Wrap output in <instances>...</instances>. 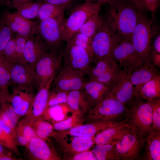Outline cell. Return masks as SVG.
I'll list each match as a JSON object with an SVG mask.
<instances>
[{"mask_svg":"<svg viewBox=\"0 0 160 160\" xmlns=\"http://www.w3.org/2000/svg\"><path fill=\"white\" fill-rule=\"evenodd\" d=\"M109 5L106 20L121 39L131 41L138 11L129 0H116Z\"/></svg>","mask_w":160,"mask_h":160,"instance_id":"1","label":"cell"},{"mask_svg":"<svg viewBox=\"0 0 160 160\" xmlns=\"http://www.w3.org/2000/svg\"><path fill=\"white\" fill-rule=\"evenodd\" d=\"M127 107L124 119L132 129L144 138L154 132L153 128L152 108L149 101L143 102L140 97H134Z\"/></svg>","mask_w":160,"mask_h":160,"instance_id":"2","label":"cell"},{"mask_svg":"<svg viewBox=\"0 0 160 160\" xmlns=\"http://www.w3.org/2000/svg\"><path fill=\"white\" fill-rule=\"evenodd\" d=\"M103 4L99 2L85 1L75 7L68 17L65 20H63L60 25L63 41L68 42L72 36L91 17L99 12Z\"/></svg>","mask_w":160,"mask_h":160,"instance_id":"3","label":"cell"},{"mask_svg":"<svg viewBox=\"0 0 160 160\" xmlns=\"http://www.w3.org/2000/svg\"><path fill=\"white\" fill-rule=\"evenodd\" d=\"M127 108L111 89L103 100L88 110L85 116L84 123L116 121L125 114Z\"/></svg>","mask_w":160,"mask_h":160,"instance_id":"4","label":"cell"},{"mask_svg":"<svg viewBox=\"0 0 160 160\" xmlns=\"http://www.w3.org/2000/svg\"><path fill=\"white\" fill-rule=\"evenodd\" d=\"M142 13L138 11L137 23L131 41L138 55L146 61L149 60L151 42L157 31L152 21Z\"/></svg>","mask_w":160,"mask_h":160,"instance_id":"5","label":"cell"},{"mask_svg":"<svg viewBox=\"0 0 160 160\" xmlns=\"http://www.w3.org/2000/svg\"><path fill=\"white\" fill-rule=\"evenodd\" d=\"M95 137L73 136L54 130L50 137L55 140L63 159L69 160L77 153L89 150L95 144Z\"/></svg>","mask_w":160,"mask_h":160,"instance_id":"6","label":"cell"},{"mask_svg":"<svg viewBox=\"0 0 160 160\" xmlns=\"http://www.w3.org/2000/svg\"><path fill=\"white\" fill-rule=\"evenodd\" d=\"M60 24L48 18L40 20L33 28L32 34L38 35L44 42L48 52L59 53L64 41L60 29Z\"/></svg>","mask_w":160,"mask_h":160,"instance_id":"7","label":"cell"},{"mask_svg":"<svg viewBox=\"0 0 160 160\" xmlns=\"http://www.w3.org/2000/svg\"><path fill=\"white\" fill-rule=\"evenodd\" d=\"M121 39L105 20L101 28L92 39L93 61L96 62L111 54L113 48Z\"/></svg>","mask_w":160,"mask_h":160,"instance_id":"8","label":"cell"},{"mask_svg":"<svg viewBox=\"0 0 160 160\" xmlns=\"http://www.w3.org/2000/svg\"><path fill=\"white\" fill-rule=\"evenodd\" d=\"M63 49L59 52H48L38 61L35 70L41 88L50 89L62 62Z\"/></svg>","mask_w":160,"mask_h":160,"instance_id":"9","label":"cell"},{"mask_svg":"<svg viewBox=\"0 0 160 160\" xmlns=\"http://www.w3.org/2000/svg\"><path fill=\"white\" fill-rule=\"evenodd\" d=\"M62 66L88 75L93 59L83 48L67 42L63 50Z\"/></svg>","mask_w":160,"mask_h":160,"instance_id":"10","label":"cell"},{"mask_svg":"<svg viewBox=\"0 0 160 160\" xmlns=\"http://www.w3.org/2000/svg\"><path fill=\"white\" fill-rule=\"evenodd\" d=\"M111 55L123 68L130 74L144 63L138 55L131 41L121 39L113 48Z\"/></svg>","mask_w":160,"mask_h":160,"instance_id":"11","label":"cell"},{"mask_svg":"<svg viewBox=\"0 0 160 160\" xmlns=\"http://www.w3.org/2000/svg\"><path fill=\"white\" fill-rule=\"evenodd\" d=\"M52 82L54 88L69 92L82 89L87 81L85 75L71 69L60 66Z\"/></svg>","mask_w":160,"mask_h":160,"instance_id":"12","label":"cell"},{"mask_svg":"<svg viewBox=\"0 0 160 160\" xmlns=\"http://www.w3.org/2000/svg\"><path fill=\"white\" fill-rule=\"evenodd\" d=\"M145 140L135 130L124 136L116 144V150L120 160L137 159Z\"/></svg>","mask_w":160,"mask_h":160,"instance_id":"13","label":"cell"},{"mask_svg":"<svg viewBox=\"0 0 160 160\" xmlns=\"http://www.w3.org/2000/svg\"><path fill=\"white\" fill-rule=\"evenodd\" d=\"M0 20L14 33L29 37L38 22L27 19L17 11L12 12L6 9L1 14Z\"/></svg>","mask_w":160,"mask_h":160,"instance_id":"14","label":"cell"},{"mask_svg":"<svg viewBox=\"0 0 160 160\" xmlns=\"http://www.w3.org/2000/svg\"><path fill=\"white\" fill-rule=\"evenodd\" d=\"M22 85L38 91L41 88L38 76L29 64L21 65L13 63L11 72L10 84Z\"/></svg>","mask_w":160,"mask_h":160,"instance_id":"15","label":"cell"},{"mask_svg":"<svg viewBox=\"0 0 160 160\" xmlns=\"http://www.w3.org/2000/svg\"><path fill=\"white\" fill-rule=\"evenodd\" d=\"M13 85L10 100L12 107L20 118L26 114L36 95L33 89L22 85Z\"/></svg>","mask_w":160,"mask_h":160,"instance_id":"16","label":"cell"},{"mask_svg":"<svg viewBox=\"0 0 160 160\" xmlns=\"http://www.w3.org/2000/svg\"><path fill=\"white\" fill-rule=\"evenodd\" d=\"M130 74L120 70L112 84L111 90L117 99L126 106L134 97V87Z\"/></svg>","mask_w":160,"mask_h":160,"instance_id":"17","label":"cell"},{"mask_svg":"<svg viewBox=\"0 0 160 160\" xmlns=\"http://www.w3.org/2000/svg\"><path fill=\"white\" fill-rule=\"evenodd\" d=\"M25 147L27 156L30 159L61 160L47 141L38 137L32 139Z\"/></svg>","mask_w":160,"mask_h":160,"instance_id":"18","label":"cell"},{"mask_svg":"<svg viewBox=\"0 0 160 160\" xmlns=\"http://www.w3.org/2000/svg\"><path fill=\"white\" fill-rule=\"evenodd\" d=\"M124 121L93 122L83 124L69 129L60 131L63 134L76 136H93L108 128L118 125Z\"/></svg>","mask_w":160,"mask_h":160,"instance_id":"19","label":"cell"},{"mask_svg":"<svg viewBox=\"0 0 160 160\" xmlns=\"http://www.w3.org/2000/svg\"><path fill=\"white\" fill-rule=\"evenodd\" d=\"M47 52L45 45L40 36L32 34L25 44L23 55L26 62L35 69L38 61Z\"/></svg>","mask_w":160,"mask_h":160,"instance_id":"20","label":"cell"},{"mask_svg":"<svg viewBox=\"0 0 160 160\" xmlns=\"http://www.w3.org/2000/svg\"><path fill=\"white\" fill-rule=\"evenodd\" d=\"M49 89L40 88L24 118L20 121L31 127L32 123L41 116L46 109Z\"/></svg>","mask_w":160,"mask_h":160,"instance_id":"21","label":"cell"},{"mask_svg":"<svg viewBox=\"0 0 160 160\" xmlns=\"http://www.w3.org/2000/svg\"><path fill=\"white\" fill-rule=\"evenodd\" d=\"M132 129L124 121L120 124L106 129L95 136V144H116Z\"/></svg>","mask_w":160,"mask_h":160,"instance_id":"22","label":"cell"},{"mask_svg":"<svg viewBox=\"0 0 160 160\" xmlns=\"http://www.w3.org/2000/svg\"><path fill=\"white\" fill-rule=\"evenodd\" d=\"M111 88V85L93 80L87 81L82 90L88 100L90 109L103 100Z\"/></svg>","mask_w":160,"mask_h":160,"instance_id":"23","label":"cell"},{"mask_svg":"<svg viewBox=\"0 0 160 160\" xmlns=\"http://www.w3.org/2000/svg\"><path fill=\"white\" fill-rule=\"evenodd\" d=\"M157 74V69L149 60L145 61L142 66L133 71L130 75V78L134 87V97L139 96L141 86Z\"/></svg>","mask_w":160,"mask_h":160,"instance_id":"24","label":"cell"},{"mask_svg":"<svg viewBox=\"0 0 160 160\" xmlns=\"http://www.w3.org/2000/svg\"><path fill=\"white\" fill-rule=\"evenodd\" d=\"M65 104L73 113L85 116L90 109L88 100L82 89L68 92Z\"/></svg>","mask_w":160,"mask_h":160,"instance_id":"25","label":"cell"},{"mask_svg":"<svg viewBox=\"0 0 160 160\" xmlns=\"http://www.w3.org/2000/svg\"><path fill=\"white\" fill-rule=\"evenodd\" d=\"M12 63L1 53L0 54V94L4 98L9 97L8 86L11 81V72Z\"/></svg>","mask_w":160,"mask_h":160,"instance_id":"26","label":"cell"},{"mask_svg":"<svg viewBox=\"0 0 160 160\" xmlns=\"http://www.w3.org/2000/svg\"><path fill=\"white\" fill-rule=\"evenodd\" d=\"M65 9L62 6L44 2L41 6L38 18L40 20L48 18L53 19L61 25L64 20Z\"/></svg>","mask_w":160,"mask_h":160,"instance_id":"27","label":"cell"},{"mask_svg":"<svg viewBox=\"0 0 160 160\" xmlns=\"http://www.w3.org/2000/svg\"><path fill=\"white\" fill-rule=\"evenodd\" d=\"M28 1L16 3L11 4L9 7L16 9L23 17L28 19H33L38 17L39 9L43 2Z\"/></svg>","mask_w":160,"mask_h":160,"instance_id":"28","label":"cell"},{"mask_svg":"<svg viewBox=\"0 0 160 160\" xmlns=\"http://www.w3.org/2000/svg\"><path fill=\"white\" fill-rule=\"evenodd\" d=\"M138 96L148 101L160 97V76L159 74L141 86Z\"/></svg>","mask_w":160,"mask_h":160,"instance_id":"29","label":"cell"},{"mask_svg":"<svg viewBox=\"0 0 160 160\" xmlns=\"http://www.w3.org/2000/svg\"><path fill=\"white\" fill-rule=\"evenodd\" d=\"M146 142L144 159L148 160H160V131H155L144 138Z\"/></svg>","mask_w":160,"mask_h":160,"instance_id":"30","label":"cell"},{"mask_svg":"<svg viewBox=\"0 0 160 160\" xmlns=\"http://www.w3.org/2000/svg\"><path fill=\"white\" fill-rule=\"evenodd\" d=\"M0 119L13 130L20 119L15 112L10 100L1 98L0 106Z\"/></svg>","mask_w":160,"mask_h":160,"instance_id":"31","label":"cell"},{"mask_svg":"<svg viewBox=\"0 0 160 160\" xmlns=\"http://www.w3.org/2000/svg\"><path fill=\"white\" fill-rule=\"evenodd\" d=\"M0 143L11 151L18 155L19 154L14 131L0 119Z\"/></svg>","mask_w":160,"mask_h":160,"instance_id":"32","label":"cell"},{"mask_svg":"<svg viewBox=\"0 0 160 160\" xmlns=\"http://www.w3.org/2000/svg\"><path fill=\"white\" fill-rule=\"evenodd\" d=\"M99 12L91 17L76 33L81 34L92 39L101 28L105 20Z\"/></svg>","mask_w":160,"mask_h":160,"instance_id":"33","label":"cell"},{"mask_svg":"<svg viewBox=\"0 0 160 160\" xmlns=\"http://www.w3.org/2000/svg\"><path fill=\"white\" fill-rule=\"evenodd\" d=\"M15 136L18 145L25 146L36 135L31 127L18 121L15 130Z\"/></svg>","mask_w":160,"mask_h":160,"instance_id":"34","label":"cell"},{"mask_svg":"<svg viewBox=\"0 0 160 160\" xmlns=\"http://www.w3.org/2000/svg\"><path fill=\"white\" fill-rule=\"evenodd\" d=\"M95 66L91 67L88 76L89 80L93 79L106 73L117 65L116 60L111 54L100 59L96 62Z\"/></svg>","mask_w":160,"mask_h":160,"instance_id":"35","label":"cell"},{"mask_svg":"<svg viewBox=\"0 0 160 160\" xmlns=\"http://www.w3.org/2000/svg\"><path fill=\"white\" fill-rule=\"evenodd\" d=\"M97 160H119L116 144H97L91 150Z\"/></svg>","mask_w":160,"mask_h":160,"instance_id":"36","label":"cell"},{"mask_svg":"<svg viewBox=\"0 0 160 160\" xmlns=\"http://www.w3.org/2000/svg\"><path fill=\"white\" fill-rule=\"evenodd\" d=\"M31 127L37 137L47 142L50 141V136L54 130L51 123L39 117L32 123Z\"/></svg>","mask_w":160,"mask_h":160,"instance_id":"37","label":"cell"},{"mask_svg":"<svg viewBox=\"0 0 160 160\" xmlns=\"http://www.w3.org/2000/svg\"><path fill=\"white\" fill-rule=\"evenodd\" d=\"M85 116L77 113H73L67 118L52 124L54 129L59 131H65L84 124Z\"/></svg>","mask_w":160,"mask_h":160,"instance_id":"38","label":"cell"},{"mask_svg":"<svg viewBox=\"0 0 160 160\" xmlns=\"http://www.w3.org/2000/svg\"><path fill=\"white\" fill-rule=\"evenodd\" d=\"M92 39L81 34L75 33L72 36L68 42L83 48L93 59Z\"/></svg>","mask_w":160,"mask_h":160,"instance_id":"39","label":"cell"},{"mask_svg":"<svg viewBox=\"0 0 160 160\" xmlns=\"http://www.w3.org/2000/svg\"><path fill=\"white\" fill-rule=\"evenodd\" d=\"M16 64L21 65L28 64L23 55L25 44L29 37L17 34L15 36Z\"/></svg>","mask_w":160,"mask_h":160,"instance_id":"40","label":"cell"},{"mask_svg":"<svg viewBox=\"0 0 160 160\" xmlns=\"http://www.w3.org/2000/svg\"><path fill=\"white\" fill-rule=\"evenodd\" d=\"M68 92L55 88L49 91L46 109L55 105L65 104Z\"/></svg>","mask_w":160,"mask_h":160,"instance_id":"41","label":"cell"},{"mask_svg":"<svg viewBox=\"0 0 160 160\" xmlns=\"http://www.w3.org/2000/svg\"><path fill=\"white\" fill-rule=\"evenodd\" d=\"M149 101L152 108L153 129L154 132L160 131V97Z\"/></svg>","mask_w":160,"mask_h":160,"instance_id":"42","label":"cell"},{"mask_svg":"<svg viewBox=\"0 0 160 160\" xmlns=\"http://www.w3.org/2000/svg\"><path fill=\"white\" fill-rule=\"evenodd\" d=\"M120 70L117 65L101 75L91 80L112 85Z\"/></svg>","mask_w":160,"mask_h":160,"instance_id":"43","label":"cell"},{"mask_svg":"<svg viewBox=\"0 0 160 160\" xmlns=\"http://www.w3.org/2000/svg\"><path fill=\"white\" fill-rule=\"evenodd\" d=\"M13 34L10 29L0 20V54L13 36Z\"/></svg>","mask_w":160,"mask_h":160,"instance_id":"44","label":"cell"},{"mask_svg":"<svg viewBox=\"0 0 160 160\" xmlns=\"http://www.w3.org/2000/svg\"><path fill=\"white\" fill-rule=\"evenodd\" d=\"M1 54L10 62L16 63L15 37L13 36L7 44Z\"/></svg>","mask_w":160,"mask_h":160,"instance_id":"45","label":"cell"},{"mask_svg":"<svg viewBox=\"0 0 160 160\" xmlns=\"http://www.w3.org/2000/svg\"><path fill=\"white\" fill-rule=\"evenodd\" d=\"M70 160H97L92 150H89L77 153L69 159Z\"/></svg>","mask_w":160,"mask_h":160,"instance_id":"46","label":"cell"},{"mask_svg":"<svg viewBox=\"0 0 160 160\" xmlns=\"http://www.w3.org/2000/svg\"><path fill=\"white\" fill-rule=\"evenodd\" d=\"M147 9L151 13L152 16L154 17L158 6L159 0H144Z\"/></svg>","mask_w":160,"mask_h":160,"instance_id":"47","label":"cell"},{"mask_svg":"<svg viewBox=\"0 0 160 160\" xmlns=\"http://www.w3.org/2000/svg\"><path fill=\"white\" fill-rule=\"evenodd\" d=\"M75 0H40V1L64 7L65 8L70 6Z\"/></svg>","mask_w":160,"mask_h":160,"instance_id":"48","label":"cell"},{"mask_svg":"<svg viewBox=\"0 0 160 160\" xmlns=\"http://www.w3.org/2000/svg\"><path fill=\"white\" fill-rule=\"evenodd\" d=\"M151 59L153 64L160 68V48L152 47Z\"/></svg>","mask_w":160,"mask_h":160,"instance_id":"49","label":"cell"},{"mask_svg":"<svg viewBox=\"0 0 160 160\" xmlns=\"http://www.w3.org/2000/svg\"><path fill=\"white\" fill-rule=\"evenodd\" d=\"M139 11L143 12L147 9L144 0H129Z\"/></svg>","mask_w":160,"mask_h":160,"instance_id":"50","label":"cell"},{"mask_svg":"<svg viewBox=\"0 0 160 160\" xmlns=\"http://www.w3.org/2000/svg\"><path fill=\"white\" fill-rule=\"evenodd\" d=\"M28 1H40V0H0V4L9 7L13 4Z\"/></svg>","mask_w":160,"mask_h":160,"instance_id":"51","label":"cell"},{"mask_svg":"<svg viewBox=\"0 0 160 160\" xmlns=\"http://www.w3.org/2000/svg\"><path fill=\"white\" fill-rule=\"evenodd\" d=\"M17 159L12 156L11 151L8 153L0 155V160H16Z\"/></svg>","mask_w":160,"mask_h":160,"instance_id":"52","label":"cell"},{"mask_svg":"<svg viewBox=\"0 0 160 160\" xmlns=\"http://www.w3.org/2000/svg\"><path fill=\"white\" fill-rule=\"evenodd\" d=\"M85 1H92L99 2L103 4L105 3H107L109 5L112 4L116 0H84Z\"/></svg>","mask_w":160,"mask_h":160,"instance_id":"53","label":"cell"},{"mask_svg":"<svg viewBox=\"0 0 160 160\" xmlns=\"http://www.w3.org/2000/svg\"><path fill=\"white\" fill-rule=\"evenodd\" d=\"M7 148L0 143V155L8 153L11 151H8L6 150Z\"/></svg>","mask_w":160,"mask_h":160,"instance_id":"54","label":"cell"},{"mask_svg":"<svg viewBox=\"0 0 160 160\" xmlns=\"http://www.w3.org/2000/svg\"><path fill=\"white\" fill-rule=\"evenodd\" d=\"M1 96L0 94V105H1Z\"/></svg>","mask_w":160,"mask_h":160,"instance_id":"55","label":"cell"}]
</instances>
